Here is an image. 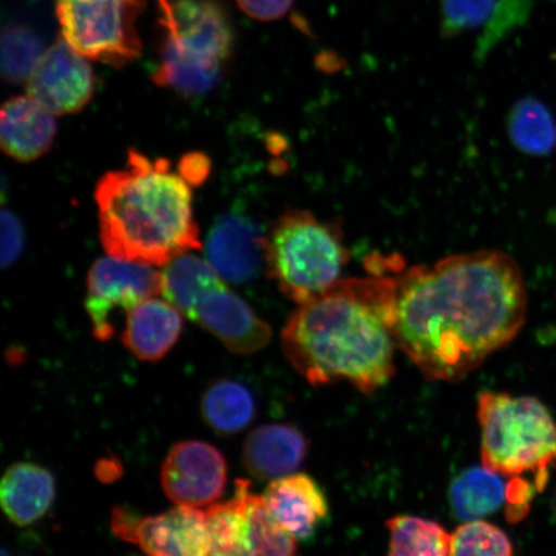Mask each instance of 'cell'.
Wrapping results in <instances>:
<instances>
[{"label": "cell", "mask_w": 556, "mask_h": 556, "mask_svg": "<svg viewBox=\"0 0 556 556\" xmlns=\"http://www.w3.org/2000/svg\"><path fill=\"white\" fill-rule=\"evenodd\" d=\"M395 344L429 380L464 379L523 328L527 289L498 250L447 256L394 278Z\"/></svg>", "instance_id": "obj_1"}, {"label": "cell", "mask_w": 556, "mask_h": 556, "mask_svg": "<svg viewBox=\"0 0 556 556\" xmlns=\"http://www.w3.org/2000/svg\"><path fill=\"white\" fill-rule=\"evenodd\" d=\"M394 277L342 278L299 305L281 332L285 356L312 386L346 381L371 394L395 372Z\"/></svg>", "instance_id": "obj_2"}, {"label": "cell", "mask_w": 556, "mask_h": 556, "mask_svg": "<svg viewBox=\"0 0 556 556\" xmlns=\"http://www.w3.org/2000/svg\"><path fill=\"white\" fill-rule=\"evenodd\" d=\"M94 199L103 248L115 258L163 266L201 245L191 186L166 159L130 150L127 168L104 174Z\"/></svg>", "instance_id": "obj_3"}, {"label": "cell", "mask_w": 556, "mask_h": 556, "mask_svg": "<svg viewBox=\"0 0 556 556\" xmlns=\"http://www.w3.org/2000/svg\"><path fill=\"white\" fill-rule=\"evenodd\" d=\"M160 27L157 86L185 97L217 87L232 54L233 30L215 0H156Z\"/></svg>", "instance_id": "obj_4"}, {"label": "cell", "mask_w": 556, "mask_h": 556, "mask_svg": "<svg viewBox=\"0 0 556 556\" xmlns=\"http://www.w3.org/2000/svg\"><path fill=\"white\" fill-rule=\"evenodd\" d=\"M478 420L483 467L510 479L530 472L538 491L544 490L556 469V421L544 403L482 392Z\"/></svg>", "instance_id": "obj_5"}, {"label": "cell", "mask_w": 556, "mask_h": 556, "mask_svg": "<svg viewBox=\"0 0 556 556\" xmlns=\"http://www.w3.org/2000/svg\"><path fill=\"white\" fill-rule=\"evenodd\" d=\"M350 260L340 229L307 211L278 218L266 240V266L278 289L299 305L342 280Z\"/></svg>", "instance_id": "obj_6"}, {"label": "cell", "mask_w": 556, "mask_h": 556, "mask_svg": "<svg viewBox=\"0 0 556 556\" xmlns=\"http://www.w3.org/2000/svg\"><path fill=\"white\" fill-rule=\"evenodd\" d=\"M148 0H55L64 38L88 60L114 67L134 62L142 51L137 21Z\"/></svg>", "instance_id": "obj_7"}, {"label": "cell", "mask_w": 556, "mask_h": 556, "mask_svg": "<svg viewBox=\"0 0 556 556\" xmlns=\"http://www.w3.org/2000/svg\"><path fill=\"white\" fill-rule=\"evenodd\" d=\"M211 545L206 556H294L295 539L278 523L252 483L238 479L228 502L205 511Z\"/></svg>", "instance_id": "obj_8"}, {"label": "cell", "mask_w": 556, "mask_h": 556, "mask_svg": "<svg viewBox=\"0 0 556 556\" xmlns=\"http://www.w3.org/2000/svg\"><path fill=\"white\" fill-rule=\"evenodd\" d=\"M163 293V274L149 264L115 256L96 261L88 274L86 308L96 339L106 342L115 332L117 311H129Z\"/></svg>", "instance_id": "obj_9"}, {"label": "cell", "mask_w": 556, "mask_h": 556, "mask_svg": "<svg viewBox=\"0 0 556 556\" xmlns=\"http://www.w3.org/2000/svg\"><path fill=\"white\" fill-rule=\"evenodd\" d=\"M166 497L179 506H212L224 495L228 465L224 454L203 441L177 443L162 468Z\"/></svg>", "instance_id": "obj_10"}, {"label": "cell", "mask_w": 556, "mask_h": 556, "mask_svg": "<svg viewBox=\"0 0 556 556\" xmlns=\"http://www.w3.org/2000/svg\"><path fill=\"white\" fill-rule=\"evenodd\" d=\"M94 88L93 70L87 59L61 38L41 55L26 90L53 115H70L87 106Z\"/></svg>", "instance_id": "obj_11"}, {"label": "cell", "mask_w": 556, "mask_h": 556, "mask_svg": "<svg viewBox=\"0 0 556 556\" xmlns=\"http://www.w3.org/2000/svg\"><path fill=\"white\" fill-rule=\"evenodd\" d=\"M533 0H441L444 38L475 35L476 59H486L531 16Z\"/></svg>", "instance_id": "obj_12"}, {"label": "cell", "mask_w": 556, "mask_h": 556, "mask_svg": "<svg viewBox=\"0 0 556 556\" xmlns=\"http://www.w3.org/2000/svg\"><path fill=\"white\" fill-rule=\"evenodd\" d=\"M187 317L238 354L258 352L273 338L269 326L225 281L207 290Z\"/></svg>", "instance_id": "obj_13"}, {"label": "cell", "mask_w": 556, "mask_h": 556, "mask_svg": "<svg viewBox=\"0 0 556 556\" xmlns=\"http://www.w3.org/2000/svg\"><path fill=\"white\" fill-rule=\"evenodd\" d=\"M266 240L252 218L228 212L208 231L206 261L228 282L252 281L266 263Z\"/></svg>", "instance_id": "obj_14"}, {"label": "cell", "mask_w": 556, "mask_h": 556, "mask_svg": "<svg viewBox=\"0 0 556 556\" xmlns=\"http://www.w3.org/2000/svg\"><path fill=\"white\" fill-rule=\"evenodd\" d=\"M129 542L149 556H206L211 545L206 514L178 505L155 517L138 518Z\"/></svg>", "instance_id": "obj_15"}, {"label": "cell", "mask_w": 556, "mask_h": 556, "mask_svg": "<svg viewBox=\"0 0 556 556\" xmlns=\"http://www.w3.org/2000/svg\"><path fill=\"white\" fill-rule=\"evenodd\" d=\"M263 498L278 523L295 540L309 539L329 511L321 486L307 475L274 479Z\"/></svg>", "instance_id": "obj_16"}, {"label": "cell", "mask_w": 556, "mask_h": 556, "mask_svg": "<svg viewBox=\"0 0 556 556\" xmlns=\"http://www.w3.org/2000/svg\"><path fill=\"white\" fill-rule=\"evenodd\" d=\"M58 135L54 115L29 96L12 97L2 108L0 141L7 155L34 162L51 150Z\"/></svg>", "instance_id": "obj_17"}, {"label": "cell", "mask_w": 556, "mask_h": 556, "mask_svg": "<svg viewBox=\"0 0 556 556\" xmlns=\"http://www.w3.org/2000/svg\"><path fill=\"white\" fill-rule=\"evenodd\" d=\"M307 454L308 442L296 428L288 424H264L243 443L242 463L255 478L274 481L293 475Z\"/></svg>", "instance_id": "obj_18"}, {"label": "cell", "mask_w": 556, "mask_h": 556, "mask_svg": "<svg viewBox=\"0 0 556 556\" xmlns=\"http://www.w3.org/2000/svg\"><path fill=\"white\" fill-rule=\"evenodd\" d=\"M182 328L179 309L168 301L150 298L128 311L122 340L138 359L159 363L176 345Z\"/></svg>", "instance_id": "obj_19"}, {"label": "cell", "mask_w": 556, "mask_h": 556, "mask_svg": "<svg viewBox=\"0 0 556 556\" xmlns=\"http://www.w3.org/2000/svg\"><path fill=\"white\" fill-rule=\"evenodd\" d=\"M52 472L33 463L12 465L0 483V504L13 525L31 526L51 510L55 498Z\"/></svg>", "instance_id": "obj_20"}, {"label": "cell", "mask_w": 556, "mask_h": 556, "mask_svg": "<svg viewBox=\"0 0 556 556\" xmlns=\"http://www.w3.org/2000/svg\"><path fill=\"white\" fill-rule=\"evenodd\" d=\"M200 413L213 432L231 437L243 432L253 422L255 400L242 382L217 380L201 395Z\"/></svg>", "instance_id": "obj_21"}, {"label": "cell", "mask_w": 556, "mask_h": 556, "mask_svg": "<svg viewBox=\"0 0 556 556\" xmlns=\"http://www.w3.org/2000/svg\"><path fill=\"white\" fill-rule=\"evenodd\" d=\"M506 490L507 484L497 472L484 467L469 469L452 484V509L460 519L478 520L502 507Z\"/></svg>", "instance_id": "obj_22"}, {"label": "cell", "mask_w": 556, "mask_h": 556, "mask_svg": "<svg viewBox=\"0 0 556 556\" xmlns=\"http://www.w3.org/2000/svg\"><path fill=\"white\" fill-rule=\"evenodd\" d=\"M220 281L224 280L211 263L199 256L184 254L166 264L163 294L166 301L187 317L201 296Z\"/></svg>", "instance_id": "obj_23"}, {"label": "cell", "mask_w": 556, "mask_h": 556, "mask_svg": "<svg viewBox=\"0 0 556 556\" xmlns=\"http://www.w3.org/2000/svg\"><path fill=\"white\" fill-rule=\"evenodd\" d=\"M507 134L526 155L546 156L556 143V128L551 111L532 97L519 100L507 116Z\"/></svg>", "instance_id": "obj_24"}, {"label": "cell", "mask_w": 556, "mask_h": 556, "mask_svg": "<svg viewBox=\"0 0 556 556\" xmlns=\"http://www.w3.org/2000/svg\"><path fill=\"white\" fill-rule=\"evenodd\" d=\"M387 527L391 533L387 556H450L451 534L433 520L397 516Z\"/></svg>", "instance_id": "obj_25"}, {"label": "cell", "mask_w": 556, "mask_h": 556, "mask_svg": "<svg viewBox=\"0 0 556 556\" xmlns=\"http://www.w3.org/2000/svg\"><path fill=\"white\" fill-rule=\"evenodd\" d=\"M45 52L43 41L27 27H5L2 34L3 78L12 85L27 81Z\"/></svg>", "instance_id": "obj_26"}, {"label": "cell", "mask_w": 556, "mask_h": 556, "mask_svg": "<svg viewBox=\"0 0 556 556\" xmlns=\"http://www.w3.org/2000/svg\"><path fill=\"white\" fill-rule=\"evenodd\" d=\"M450 556H514V551L503 530L478 519L451 534Z\"/></svg>", "instance_id": "obj_27"}, {"label": "cell", "mask_w": 556, "mask_h": 556, "mask_svg": "<svg viewBox=\"0 0 556 556\" xmlns=\"http://www.w3.org/2000/svg\"><path fill=\"white\" fill-rule=\"evenodd\" d=\"M25 247L24 227L17 215L11 211L2 212V266H12L23 253Z\"/></svg>", "instance_id": "obj_28"}, {"label": "cell", "mask_w": 556, "mask_h": 556, "mask_svg": "<svg viewBox=\"0 0 556 556\" xmlns=\"http://www.w3.org/2000/svg\"><path fill=\"white\" fill-rule=\"evenodd\" d=\"M240 10L258 21H275L287 15L294 0H236Z\"/></svg>", "instance_id": "obj_29"}, {"label": "cell", "mask_w": 556, "mask_h": 556, "mask_svg": "<svg viewBox=\"0 0 556 556\" xmlns=\"http://www.w3.org/2000/svg\"><path fill=\"white\" fill-rule=\"evenodd\" d=\"M211 168V160L201 152H191V154L185 155L178 164V173L190 186L203 185Z\"/></svg>", "instance_id": "obj_30"}, {"label": "cell", "mask_w": 556, "mask_h": 556, "mask_svg": "<svg viewBox=\"0 0 556 556\" xmlns=\"http://www.w3.org/2000/svg\"><path fill=\"white\" fill-rule=\"evenodd\" d=\"M2 556H12V555H10L9 553H7V551H5V548H4V551H3V555H2Z\"/></svg>", "instance_id": "obj_31"}, {"label": "cell", "mask_w": 556, "mask_h": 556, "mask_svg": "<svg viewBox=\"0 0 556 556\" xmlns=\"http://www.w3.org/2000/svg\"><path fill=\"white\" fill-rule=\"evenodd\" d=\"M130 556H137V555H130Z\"/></svg>", "instance_id": "obj_32"}]
</instances>
